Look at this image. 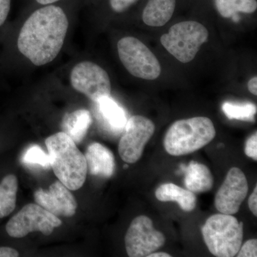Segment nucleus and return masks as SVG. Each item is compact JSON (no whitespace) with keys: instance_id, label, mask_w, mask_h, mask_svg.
Returning a JSON list of instances; mask_svg holds the SVG:
<instances>
[{"instance_id":"nucleus-23","label":"nucleus","mask_w":257,"mask_h":257,"mask_svg":"<svg viewBox=\"0 0 257 257\" xmlns=\"http://www.w3.org/2000/svg\"><path fill=\"white\" fill-rule=\"evenodd\" d=\"M238 257H256L257 240L252 239L241 244L239 251L236 253Z\"/></svg>"},{"instance_id":"nucleus-11","label":"nucleus","mask_w":257,"mask_h":257,"mask_svg":"<svg viewBox=\"0 0 257 257\" xmlns=\"http://www.w3.org/2000/svg\"><path fill=\"white\" fill-rule=\"evenodd\" d=\"M248 191L246 176L239 168L232 167L216 193L214 200L216 209L222 214H236L247 196Z\"/></svg>"},{"instance_id":"nucleus-2","label":"nucleus","mask_w":257,"mask_h":257,"mask_svg":"<svg viewBox=\"0 0 257 257\" xmlns=\"http://www.w3.org/2000/svg\"><path fill=\"white\" fill-rule=\"evenodd\" d=\"M50 166L54 173L70 191L78 190L85 182L87 166L85 157L67 134L60 132L45 140Z\"/></svg>"},{"instance_id":"nucleus-5","label":"nucleus","mask_w":257,"mask_h":257,"mask_svg":"<svg viewBox=\"0 0 257 257\" xmlns=\"http://www.w3.org/2000/svg\"><path fill=\"white\" fill-rule=\"evenodd\" d=\"M208 37L209 32L202 24L185 21L173 25L168 33L161 37L160 41L177 60L188 63L194 60Z\"/></svg>"},{"instance_id":"nucleus-20","label":"nucleus","mask_w":257,"mask_h":257,"mask_svg":"<svg viewBox=\"0 0 257 257\" xmlns=\"http://www.w3.org/2000/svg\"><path fill=\"white\" fill-rule=\"evenodd\" d=\"M214 5L224 18H231L239 13L251 14L257 9L256 0H214Z\"/></svg>"},{"instance_id":"nucleus-18","label":"nucleus","mask_w":257,"mask_h":257,"mask_svg":"<svg viewBox=\"0 0 257 257\" xmlns=\"http://www.w3.org/2000/svg\"><path fill=\"white\" fill-rule=\"evenodd\" d=\"M92 122V116L87 109H78L67 113L62 119V132L76 143L79 144L87 135Z\"/></svg>"},{"instance_id":"nucleus-9","label":"nucleus","mask_w":257,"mask_h":257,"mask_svg":"<svg viewBox=\"0 0 257 257\" xmlns=\"http://www.w3.org/2000/svg\"><path fill=\"white\" fill-rule=\"evenodd\" d=\"M118 147L121 160L128 164L136 163L143 155L147 143L153 136V121L141 115L132 116L126 121Z\"/></svg>"},{"instance_id":"nucleus-22","label":"nucleus","mask_w":257,"mask_h":257,"mask_svg":"<svg viewBox=\"0 0 257 257\" xmlns=\"http://www.w3.org/2000/svg\"><path fill=\"white\" fill-rule=\"evenodd\" d=\"M22 162L25 165L42 167L48 170L51 167L50 157L38 145H32L24 152Z\"/></svg>"},{"instance_id":"nucleus-21","label":"nucleus","mask_w":257,"mask_h":257,"mask_svg":"<svg viewBox=\"0 0 257 257\" xmlns=\"http://www.w3.org/2000/svg\"><path fill=\"white\" fill-rule=\"evenodd\" d=\"M222 110L229 119L253 121L256 113V106L251 102L234 103L226 101L223 104Z\"/></svg>"},{"instance_id":"nucleus-14","label":"nucleus","mask_w":257,"mask_h":257,"mask_svg":"<svg viewBox=\"0 0 257 257\" xmlns=\"http://www.w3.org/2000/svg\"><path fill=\"white\" fill-rule=\"evenodd\" d=\"M182 170L185 173L184 184L191 192H206L212 188L214 178L207 166L192 161L188 167L182 165Z\"/></svg>"},{"instance_id":"nucleus-29","label":"nucleus","mask_w":257,"mask_h":257,"mask_svg":"<svg viewBox=\"0 0 257 257\" xmlns=\"http://www.w3.org/2000/svg\"><path fill=\"white\" fill-rule=\"evenodd\" d=\"M257 77H253L248 82V89L251 94L257 95Z\"/></svg>"},{"instance_id":"nucleus-1","label":"nucleus","mask_w":257,"mask_h":257,"mask_svg":"<svg viewBox=\"0 0 257 257\" xmlns=\"http://www.w3.org/2000/svg\"><path fill=\"white\" fill-rule=\"evenodd\" d=\"M68 27V19L60 7L45 5L24 24L18 37L19 50L35 65L50 63L62 50Z\"/></svg>"},{"instance_id":"nucleus-27","label":"nucleus","mask_w":257,"mask_h":257,"mask_svg":"<svg viewBox=\"0 0 257 257\" xmlns=\"http://www.w3.org/2000/svg\"><path fill=\"white\" fill-rule=\"evenodd\" d=\"M248 207L250 211L255 216H257V187H255L254 190L251 193L248 201Z\"/></svg>"},{"instance_id":"nucleus-31","label":"nucleus","mask_w":257,"mask_h":257,"mask_svg":"<svg viewBox=\"0 0 257 257\" xmlns=\"http://www.w3.org/2000/svg\"><path fill=\"white\" fill-rule=\"evenodd\" d=\"M170 254L165 252H153L150 253L147 257H171Z\"/></svg>"},{"instance_id":"nucleus-12","label":"nucleus","mask_w":257,"mask_h":257,"mask_svg":"<svg viewBox=\"0 0 257 257\" xmlns=\"http://www.w3.org/2000/svg\"><path fill=\"white\" fill-rule=\"evenodd\" d=\"M34 199L37 204L57 217H71L77 211L75 198L60 180L51 184L48 189H37L34 193Z\"/></svg>"},{"instance_id":"nucleus-15","label":"nucleus","mask_w":257,"mask_h":257,"mask_svg":"<svg viewBox=\"0 0 257 257\" xmlns=\"http://www.w3.org/2000/svg\"><path fill=\"white\" fill-rule=\"evenodd\" d=\"M96 110L99 117L108 128L113 132H121L126 124L124 109L110 96L95 101Z\"/></svg>"},{"instance_id":"nucleus-25","label":"nucleus","mask_w":257,"mask_h":257,"mask_svg":"<svg viewBox=\"0 0 257 257\" xmlns=\"http://www.w3.org/2000/svg\"><path fill=\"white\" fill-rule=\"evenodd\" d=\"M246 156L257 160V133L255 132L246 141L244 149Z\"/></svg>"},{"instance_id":"nucleus-3","label":"nucleus","mask_w":257,"mask_h":257,"mask_svg":"<svg viewBox=\"0 0 257 257\" xmlns=\"http://www.w3.org/2000/svg\"><path fill=\"white\" fill-rule=\"evenodd\" d=\"M216 136L214 125L206 116L181 119L171 125L164 139V147L172 156H182L200 150Z\"/></svg>"},{"instance_id":"nucleus-26","label":"nucleus","mask_w":257,"mask_h":257,"mask_svg":"<svg viewBox=\"0 0 257 257\" xmlns=\"http://www.w3.org/2000/svg\"><path fill=\"white\" fill-rule=\"evenodd\" d=\"M11 8V0H0V26L8 18Z\"/></svg>"},{"instance_id":"nucleus-7","label":"nucleus","mask_w":257,"mask_h":257,"mask_svg":"<svg viewBox=\"0 0 257 257\" xmlns=\"http://www.w3.org/2000/svg\"><path fill=\"white\" fill-rule=\"evenodd\" d=\"M62 221L37 204H28L8 221L6 231L12 237L23 238L40 231L45 236L62 225Z\"/></svg>"},{"instance_id":"nucleus-32","label":"nucleus","mask_w":257,"mask_h":257,"mask_svg":"<svg viewBox=\"0 0 257 257\" xmlns=\"http://www.w3.org/2000/svg\"><path fill=\"white\" fill-rule=\"evenodd\" d=\"M124 168H128V165H125Z\"/></svg>"},{"instance_id":"nucleus-19","label":"nucleus","mask_w":257,"mask_h":257,"mask_svg":"<svg viewBox=\"0 0 257 257\" xmlns=\"http://www.w3.org/2000/svg\"><path fill=\"white\" fill-rule=\"evenodd\" d=\"M18 180L16 176H5L0 183V219L10 215L16 207Z\"/></svg>"},{"instance_id":"nucleus-8","label":"nucleus","mask_w":257,"mask_h":257,"mask_svg":"<svg viewBox=\"0 0 257 257\" xmlns=\"http://www.w3.org/2000/svg\"><path fill=\"white\" fill-rule=\"evenodd\" d=\"M165 235L155 229L152 219L140 215L134 219L125 235L126 253L130 257H147L165 245Z\"/></svg>"},{"instance_id":"nucleus-6","label":"nucleus","mask_w":257,"mask_h":257,"mask_svg":"<svg viewBox=\"0 0 257 257\" xmlns=\"http://www.w3.org/2000/svg\"><path fill=\"white\" fill-rule=\"evenodd\" d=\"M117 50L121 63L132 75L147 80H155L160 77V62L138 39L123 37L118 42Z\"/></svg>"},{"instance_id":"nucleus-10","label":"nucleus","mask_w":257,"mask_h":257,"mask_svg":"<svg viewBox=\"0 0 257 257\" xmlns=\"http://www.w3.org/2000/svg\"><path fill=\"white\" fill-rule=\"evenodd\" d=\"M72 87L95 101L110 96L111 82L104 69L94 62L85 61L76 64L70 74Z\"/></svg>"},{"instance_id":"nucleus-16","label":"nucleus","mask_w":257,"mask_h":257,"mask_svg":"<svg viewBox=\"0 0 257 257\" xmlns=\"http://www.w3.org/2000/svg\"><path fill=\"white\" fill-rule=\"evenodd\" d=\"M155 196L160 202H177L184 211H192L197 206V197L194 193L175 184H162L155 192Z\"/></svg>"},{"instance_id":"nucleus-17","label":"nucleus","mask_w":257,"mask_h":257,"mask_svg":"<svg viewBox=\"0 0 257 257\" xmlns=\"http://www.w3.org/2000/svg\"><path fill=\"white\" fill-rule=\"evenodd\" d=\"M176 0H148L143 10L144 23L150 27H162L173 16Z\"/></svg>"},{"instance_id":"nucleus-28","label":"nucleus","mask_w":257,"mask_h":257,"mask_svg":"<svg viewBox=\"0 0 257 257\" xmlns=\"http://www.w3.org/2000/svg\"><path fill=\"white\" fill-rule=\"evenodd\" d=\"M19 252L15 248L11 247H0V257H18Z\"/></svg>"},{"instance_id":"nucleus-13","label":"nucleus","mask_w":257,"mask_h":257,"mask_svg":"<svg viewBox=\"0 0 257 257\" xmlns=\"http://www.w3.org/2000/svg\"><path fill=\"white\" fill-rule=\"evenodd\" d=\"M87 172L92 176L110 178L114 175L116 165L112 152L100 143H94L88 146L85 154Z\"/></svg>"},{"instance_id":"nucleus-4","label":"nucleus","mask_w":257,"mask_h":257,"mask_svg":"<svg viewBox=\"0 0 257 257\" xmlns=\"http://www.w3.org/2000/svg\"><path fill=\"white\" fill-rule=\"evenodd\" d=\"M208 249L217 257L235 256L243 241V223L230 214L211 216L202 227Z\"/></svg>"},{"instance_id":"nucleus-24","label":"nucleus","mask_w":257,"mask_h":257,"mask_svg":"<svg viewBox=\"0 0 257 257\" xmlns=\"http://www.w3.org/2000/svg\"><path fill=\"white\" fill-rule=\"evenodd\" d=\"M138 0H109L111 10L116 13H123L133 6Z\"/></svg>"},{"instance_id":"nucleus-30","label":"nucleus","mask_w":257,"mask_h":257,"mask_svg":"<svg viewBox=\"0 0 257 257\" xmlns=\"http://www.w3.org/2000/svg\"><path fill=\"white\" fill-rule=\"evenodd\" d=\"M60 1V0H36V2L38 4L43 5H53L54 3H57V2Z\"/></svg>"}]
</instances>
